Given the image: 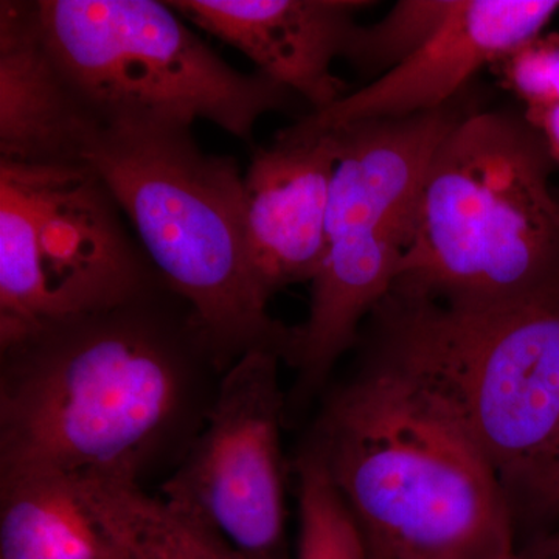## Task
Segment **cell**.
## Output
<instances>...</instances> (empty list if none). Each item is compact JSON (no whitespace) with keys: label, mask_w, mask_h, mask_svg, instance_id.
<instances>
[{"label":"cell","mask_w":559,"mask_h":559,"mask_svg":"<svg viewBox=\"0 0 559 559\" xmlns=\"http://www.w3.org/2000/svg\"><path fill=\"white\" fill-rule=\"evenodd\" d=\"M98 130L51 53L38 0H2L0 160L87 165Z\"/></svg>","instance_id":"cell-13"},{"label":"cell","mask_w":559,"mask_h":559,"mask_svg":"<svg viewBox=\"0 0 559 559\" xmlns=\"http://www.w3.org/2000/svg\"><path fill=\"white\" fill-rule=\"evenodd\" d=\"M336 162V132L310 130L299 121L250 159L245 173L248 250L267 301L318 274Z\"/></svg>","instance_id":"cell-10"},{"label":"cell","mask_w":559,"mask_h":559,"mask_svg":"<svg viewBox=\"0 0 559 559\" xmlns=\"http://www.w3.org/2000/svg\"><path fill=\"white\" fill-rule=\"evenodd\" d=\"M90 165L0 160V345L159 282Z\"/></svg>","instance_id":"cell-7"},{"label":"cell","mask_w":559,"mask_h":559,"mask_svg":"<svg viewBox=\"0 0 559 559\" xmlns=\"http://www.w3.org/2000/svg\"><path fill=\"white\" fill-rule=\"evenodd\" d=\"M525 119L543 135L551 157L559 167V106L546 109L522 110Z\"/></svg>","instance_id":"cell-20"},{"label":"cell","mask_w":559,"mask_h":559,"mask_svg":"<svg viewBox=\"0 0 559 559\" xmlns=\"http://www.w3.org/2000/svg\"><path fill=\"white\" fill-rule=\"evenodd\" d=\"M86 164L105 180L160 277L197 314L221 369L250 352L274 353L286 364L294 329L272 318L257 285L237 160L204 153L187 124L146 121L102 127Z\"/></svg>","instance_id":"cell-3"},{"label":"cell","mask_w":559,"mask_h":559,"mask_svg":"<svg viewBox=\"0 0 559 559\" xmlns=\"http://www.w3.org/2000/svg\"><path fill=\"white\" fill-rule=\"evenodd\" d=\"M557 167L522 110H469L430 165L393 289L491 304L559 282Z\"/></svg>","instance_id":"cell-5"},{"label":"cell","mask_w":559,"mask_h":559,"mask_svg":"<svg viewBox=\"0 0 559 559\" xmlns=\"http://www.w3.org/2000/svg\"><path fill=\"white\" fill-rule=\"evenodd\" d=\"M223 374L164 278L108 310L47 323L0 345V468L142 485L189 451Z\"/></svg>","instance_id":"cell-1"},{"label":"cell","mask_w":559,"mask_h":559,"mask_svg":"<svg viewBox=\"0 0 559 559\" xmlns=\"http://www.w3.org/2000/svg\"><path fill=\"white\" fill-rule=\"evenodd\" d=\"M539 516L559 511V433L522 499Z\"/></svg>","instance_id":"cell-19"},{"label":"cell","mask_w":559,"mask_h":559,"mask_svg":"<svg viewBox=\"0 0 559 559\" xmlns=\"http://www.w3.org/2000/svg\"><path fill=\"white\" fill-rule=\"evenodd\" d=\"M522 110L559 106V33H540L489 68Z\"/></svg>","instance_id":"cell-18"},{"label":"cell","mask_w":559,"mask_h":559,"mask_svg":"<svg viewBox=\"0 0 559 559\" xmlns=\"http://www.w3.org/2000/svg\"><path fill=\"white\" fill-rule=\"evenodd\" d=\"M282 362L250 352L224 371L204 428L160 487L162 498L207 522L245 559H290Z\"/></svg>","instance_id":"cell-8"},{"label":"cell","mask_w":559,"mask_h":559,"mask_svg":"<svg viewBox=\"0 0 559 559\" xmlns=\"http://www.w3.org/2000/svg\"><path fill=\"white\" fill-rule=\"evenodd\" d=\"M513 559H559V538H544L518 550Z\"/></svg>","instance_id":"cell-21"},{"label":"cell","mask_w":559,"mask_h":559,"mask_svg":"<svg viewBox=\"0 0 559 559\" xmlns=\"http://www.w3.org/2000/svg\"><path fill=\"white\" fill-rule=\"evenodd\" d=\"M290 466L299 503L296 559H371L366 536L318 452L305 443Z\"/></svg>","instance_id":"cell-16"},{"label":"cell","mask_w":559,"mask_h":559,"mask_svg":"<svg viewBox=\"0 0 559 559\" xmlns=\"http://www.w3.org/2000/svg\"><path fill=\"white\" fill-rule=\"evenodd\" d=\"M469 110L457 102L414 116L355 121L333 130L337 162L326 241L352 231L412 237L419 197L441 143Z\"/></svg>","instance_id":"cell-12"},{"label":"cell","mask_w":559,"mask_h":559,"mask_svg":"<svg viewBox=\"0 0 559 559\" xmlns=\"http://www.w3.org/2000/svg\"><path fill=\"white\" fill-rule=\"evenodd\" d=\"M308 444L371 559H513L514 514L487 455L443 406L366 356L334 390Z\"/></svg>","instance_id":"cell-2"},{"label":"cell","mask_w":559,"mask_h":559,"mask_svg":"<svg viewBox=\"0 0 559 559\" xmlns=\"http://www.w3.org/2000/svg\"><path fill=\"white\" fill-rule=\"evenodd\" d=\"M79 477L47 466L0 468V559H110Z\"/></svg>","instance_id":"cell-14"},{"label":"cell","mask_w":559,"mask_h":559,"mask_svg":"<svg viewBox=\"0 0 559 559\" xmlns=\"http://www.w3.org/2000/svg\"><path fill=\"white\" fill-rule=\"evenodd\" d=\"M457 0H400L381 21L356 25L342 58L367 75H384L414 57L450 20Z\"/></svg>","instance_id":"cell-17"},{"label":"cell","mask_w":559,"mask_h":559,"mask_svg":"<svg viewBox=\"0 0 559 559\" xmlns=\"http://www.w3.org/2000/svg\"><path fill=\"white\" fill-rule=\"evenodd\" d=\"M369 344L476 441L514 510L559 433V282L491 304L392 289Z\"/></svg>","instance_id":"cell-4"},{"label":"cell","mask_w":559,"mask_h":559,"mask_svg":"<svg viewBox=\"0 0 559 559\" xmlns=\"http://www.w3.org/2000/svg\"><path fill=\"white\" fill-rule=\"evenodd\" d=\"M53 57L98 127L212 121L249 140L299 97L221 60L167 2L38 0Z\"/></svg>","instance_id":"cell-6"},{"label":"cell","mask_w":559,"mask_h":559,"mask_svg":"<svg viewBox=\"0 0 559 559\" xmlns=\"http://www.w3.org/2000/svg\"><path fill=\"white\" fill-rule=\"evenodd\" d=\"M80 480L108 535L110 559H245L207 522L140 484Z\"/></svg>","instance_id":"cell-15"},{"label":"cell","mask_w":559,"mask_h":559,"mask_svg":"<svg viewBox=\"0 0 559 559\" xmlns=\"http://www.w3.org/2000/svg\"><path fill=\"white\" fill-rule=\"evenodd\" d=\"M558 13L559 0H457L450 20L414 57L299 123L333 131L444 108L480 70L546 32Z\"/></svg>","instance_id":"cell-9"},{"label":"cell","mask_w":559,"mask_h":559,"mask_svg":"<svg viewBox=\"0 0 559 559\" xmlns=\"http://www.w3.org/2000/svg\"><path fill=\"white\" fill-rule=\"evenodd\" d=\"M193 22L255 62L257 70L282 84L319 112L348 92L334 75L356 16L366 0H173Z\"/></svg>","instance_id":"cell-11"}]
</instances>
